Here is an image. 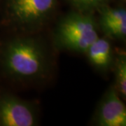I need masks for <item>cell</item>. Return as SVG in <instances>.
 I'll list each match as a JSON object with an SVG mask.
<instances>
[{
  "mask_svg": "<svg viewBox=\"0 0 126 126\" xmlns=\"http://www.w3.org/2000/svg\"><path fill=\"white\" fill-rule=\"evenodd\" d=\"M50 66L49 51L39 38L17 36L0 43V72L11 81H39L48 74Z\"/></svg>",
  "mask_w": 126,
  "mask_h": 126,
  "instance_id": "cell-1",
  "label": "cell"
},
{
  "mask_svg": "<svg viewBox=\"0 0 126 126\" xmlns=\"http://www.w3.org/2000/svg\"><path fill=\"white\" fill-rule=\"evenodd\" d=\"M98 24L94 14L74 10L57 23L53 32L55 46L60 50L86 53L98 37Z\"/></svg>",
  "mask_w": 126,
  "mask_h": 126,
  "instance_id": "cell-2",
  "label": "cell"
},
{
  "mask_svg": "<svg viewBox=\"0 0 126 126\" xmlns=\"http://www.w3.org/2000/svg\"><path fill=\"white\" fill-rule=\"evenodd\" d=\"M3 20L22 31L44 26L54 13L57 0H2Z\"/></svg>",
  "mask_w": 126,
  "mask_h": 126,
  "instance_id": "cell-3",
  "label": "cell"
},
{
  "mask_svg": "<svg viewBox=\"0 0 126 126\" xmlns=\"http://www.w3.org/2000/svg\"><path fill=\"white\" fill-rule=\"evenodd\" d=\"M37 123L38 114L33 104L0 91V126H34Z\"/></svg>",
  "mask_w": 126,
  "mask_h": 126,
  "instance_id": "cell-4",
  "label": "cell"
},
{
  "mask_svg": "<svg viewBox=\"0 0 126 126\" xmlns=\"http://www.w3.org/2000/svg\"><path fill=\"white\" fill-rule=\"evenodd\" d=\"M98 126H126V108L113 85L106 90L93 117Z\"/></svg>",
  "mask_w": 126,
  "mask_h": 126,
  "instance_id": "cell-5",
  "label": "cell"
},
{
  "mask_svg": "<svg viewBox=\"0 0 126 126\" xmlns=\"http://www.w3.org/2000/svg\"><path fill=\"white\" fill-rule=\"evenodd\" d=\"M88 61L97 70L106 72L113 67L115 57L109 38L98 37L86 52Z\"/></svg>",
  "mask_w": 126,
  "mask_h": 126,
  "instance_id": "cell-6",
  "label": "cell"
},
{
  "mask_svg": "<svg viewBox=\"0 0 126 126\" xmlns=\"http://www.w3.org/2000/svg\"><path fill=\"white\" fill-rule=\"evenodd\" d=\"M98 27L107 38L125 40L126 36V20H110L99 17Z\"/></svg>",
  "mask_w": 126,
  "mask_h": 126,
  "instance_id": "cell-7",
  "label": "cell"
},
{
  "mask_svg": "<svg viewBox=\"0 0 126 126\" xmlns=\"http://www.w3.org/2000/svg\"><path fill=\"white\" fill-rule=\"evenodd\" d=\"M114 67L115 81L113 86L121 98L126 97V55L121 53L115 58Z\"/></svg>",
  "mask_w": 126,
  "mask_h": 126,
  "instance_id": "cell-8",
  "label": "cell"
},
{
  "mask_svg": "<svg viewBox=\"0 0 126 126\" xmlns=\"http://www.w3.org/2000/svg\"><path fill=\"white\" fill-rule=\"evenodd\" d=\"M110 0H66L74 10L85 14H94L105 5L109 4Z\"/></svg>",
  "mask_w": 126,
  "mask_h": 126,
  "instance_id": "cell-9",
  "label": "cell"
},
{
  "mask_svg": "<svg viewBox=\"0 0 126 126\" xmlns=\"http://www.w3.org/2000/svg\"><path fill=\"white\" fill-rule=\"evenodd\" d=\"M1 1H2V0H0V4H1Z\"/></svg>",
  "mask_w": 126,
  "mask_h": 126,
  "instance_id": "cell-10",
  "label": "cell"
}]
</instances>
